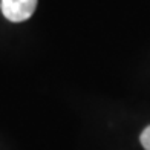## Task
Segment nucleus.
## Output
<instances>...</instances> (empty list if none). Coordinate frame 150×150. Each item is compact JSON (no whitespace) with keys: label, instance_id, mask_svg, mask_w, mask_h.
Wrapping results in <instances>:
<instances>
[{"label":"nucleus","instance_id":"f03ea898","mask_svg":"<svg viewBox=\"0 0 150 150\" xmlns=\"http://www.w3.org/2000/svg\"><path fill=\"white\" fill-rule=\"evenodd\" d=\"M139 141H141V146L146 150H150V126L142 130V133L139 136Z\"/></svg>","mask_w":150,"mask_h":150},{"label":"nucleus","instance_id":"f257e3e1","mask_svg":"<svg viewBox=\"0 0 150 150\" xmlns=\"http://www.w3.org/2000/svg\"><path fill=\"white\" fill-rule=\"evenodd\" d=\"M37 8V0H2V14L9 22H25Z\"/></svg>","mask_w":150,"mask_h":150}]
</instances>
